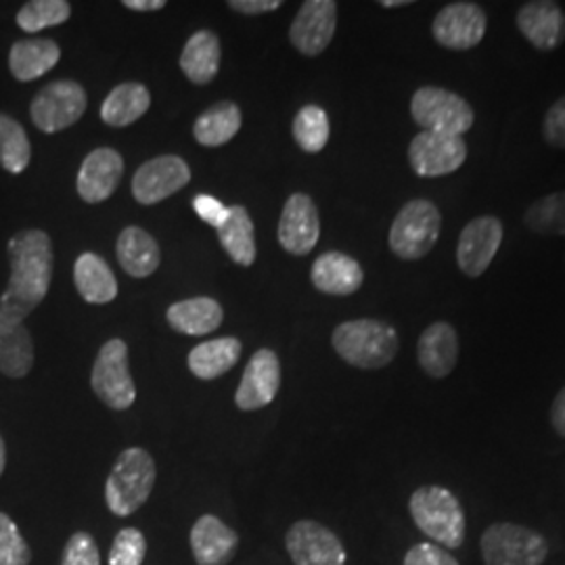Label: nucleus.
Returning <instances> with one entry per match:
<instances>
[{
	"mask_svg": "<svg viewBox=\"0 0 565 565\" xmlns=\"http://www.w3.org/2000/svg\"><path fill=\"white\" fill-rule=\"evenodd\" d=\"M11 277L0 296V312L15 321H25L49 294L55 270L51 237L41 228H23L7 245Z\"/></svg>",
	"mask_w": 565,
	"mask_h": 565,
	"instance_id": "f257e3e1",
	"label": "nucleus"
},
{
	"mask_svg": "<svg viewBox=\"0 0 565 565\" xmlns=\"http://www.w3.org/2000/svg\"><path fill=\"white\" fill-rule=\"evenodd\" d=\"M331 343L342 361L364 371L384 369L401 350L398 331L377 319H356L338 324Z\"/></svg>",
	"mask_w": 565,
	"mask_h": 565,
	"instance_id": "f03ea898",
	"label": "nucleus"
},
{
	"mask_svg": "<svg viewBox=\"0 0 565 565\" xmlns=\"http://www.w3.org/2000/svg\"><path fill=\"white\" fill-rule=\"evenodd\" d=\"M156 480L158 467L153 457L139 446L126 448L105 482L107 509L118 518L137 513L149 501Z\"/></svg>",
	"mask_w": 565,
	"mask_h": 565,
	"instance_id": "7ed1b4c3",
	"label": "nucleus"
},
{
	"mask_svg": "<svg viewBox=\"0 0 565 565\" xmlns=\"http://www.w3.org/2000/svg\"><path fill=\"white\" fill-rule=\"evenodd\" d=\"M408 511L415 525L431 543L459 548L463 545L465 520L461 501L443 486H422L411 494Z\"/></svg>",
	"mask_w": 565,
	"mask_h": 565,
	"instance_id": "20e7f679",
	"label": "nucleus"
},
{
	"mask_svg": "<svg viewBox=\"0 0 565 565\" xmlns=\"http://www.w3.org/2000/svg\"><path fill=\"white\" fill-rule=\"evenodd\" d=\"M443 212L429 200L417 198L404 203L390 226V249L406 263L425 258L440 239Z\"/></svg>",
	"mask_w": 565,
	"mask_h": 565,
	"instance_id": "39448f33",
	"label": "nucleus"
},
{
	"mask_svg": "<svg viewBox=\"0 0 565 565\" xmlns=\"http://www.w3.org/2000/svg\"><path fill=\"white\" fill-rule=\"evenodd\" d=\"M411 118L429 132L463 137L476 121L471 103L440 86H422L411 97Z\"/></svg>",
	"mask_w": 565,
	"mask_h": 565,
	"instance_id": "423d86ee",
	"label": "nucleus"
},
{
	"mask_svg": "<svg viewBox=\"0 0 565 565\" xmlns=\"http://www.w3.org/2000/svg\"><path fill=\"white\" fill-rule=\"evenodd\" d=\"M484 565H543L548 555L545 536L525 525H488L480 541Z\"/></svg>",
	"mask_w": 565,
	"mask_h": 565,
	"instance_id": "0eeeda50",
	"label": "nucleus"
},
{
	"mask_svg": "<svg viewBox=\"0 0 565 565\" xmlns=\"http://www.w3.org/2000/svg\"><path fill=\"white\" fill-rule=\"evenodd\" d=\"M90 385L97 398L111 411H126L137 401V385L128 369V345L121 340H109L102 345L93 364Z\"/></svg>",
	"mask_w": 565,
	"mask_h": 565,
	"instance_id": "6e6552de",
	"label": "nucleus"
},
{
	"mask_svg": "<svg viewBox=\"0 0 565 565\" xmlns=\"http://www.w3.org/2000/svg\"><path fill=\"white\" fill-rule=\"evenodd\" d=\"M488 18L484 7L471 0L445 4L431 21V36L446 51H471L484 41Z\"/></svg>",
	"mask_w": 565,
	"mask_h": 565,
	"instance_id": "1a4fd4ad",
	"label": "nucleus"
},
{
	"mask_svg": "<svg viewBox=\"0 0 565 565\" xmlns=\"http://www.w3.org/2000/svg\"><path fill=\"white\" fill-rule=\"evenodd\" d=\"M88 107L86 90L78 82L55 81L46 84L30 105V116L42 132H60L81 120Z\"/></svg>",
	"mask_w": 565,
	"mask_h": 565,
	"instance_id": "9d476101",
	"label": "nucleus"
},
{
	"mask_svg": "<svg viewBox=\"0 0 565 565\" xmlns=\"http://www.w3.org/2000/svg\"><path fill=\"white\" fill-rule=\"evenodd\" d=\"M469 156L463 137L422 130L408 145V163L422 179H440L457 172Z\"/></svg>",
	"mask_w": 565,
	"mask_h": 565,
	"instance_id": "9b49d317",
	"label": "nucleus"
},
{
	"mask_svg": "<svg viewBox=\"0 0 565 565\" xmlns=\"http://www.w3.org/2000/svg\"><path fill=\"white\" fill-rule=\"evenodd\" d=\"M503 235V223L492 214L465 224L457 242V266L465 277L478 279L484 275L501 249Z\"/></svg>",
	"mask_w": 565,
	"mask_h": 565,
	"instance_id": "f8f14e48",
	"label": "nucleus"
},
{
	"mask_svg": "<svg viewBox=\"0 0 565 565\" xmlns=\"http://www.w3.org/2000/svg\"><path fill=\"white\" fill-rule=\"evenodd\" d=\"M285 548L294 565H345L340 536L312 520H300L287 530Z\"/></svg>",
	"mask_w": 565,
	"mask_h": 565,
	"instance_id": "ddd939ff",
	"label": "nucleus"
},
{
	"mask_svg": "<svg viewBox=\"0 0 565 565\" xmlns=\"http://www.w3.org/2000/svg\"><path fill=\"white\" fill-rule=\"evenodd\" d=\"M335 28V0H306L289 28V41L306 57H317L333 41Z\"/></svg>",
	"mask_w": 565,
	"mask_h": 565,
	"instance_id": "4468645a",
	"label": "nucleus"
},
{
	"mask_svg": "<svg viewBox=\"0 0 565 565\" xmlns=\"http://www.w3.org/2000/svg\"><path fill=\"white\" fill-rule=\"evenodd\" d=\"M191 181V168L179 156H160L141 168L132 177V195L142 205L163 202Z\"/></svg>",
	"mask_w": 565,
	"mask_h": 565,
	"instance_id": "2eb2a0df",
	"label": "nucleus"
},
{
	"mask_svg": "<svg viewBox=\"0 0 565 565\" xmlns=\"http://www.w3.org/2000/svg\"><path fill=\"white\" fill-rule=\"evenodd\" d=\"M321 237L319 210L306 193H294L282 207L279 243L294 256H308Z\"/></svg>",
	"mask_w": 565,
	"mask_h": 565,
	"instance_id": "dca6fc26",
	"label": "nucleus"
},
{
	"mask_svg": "<svg viewBox=\"0 0 565 565\" xmlns=\"http://www.w3.org/2000/svg\"><path fill=\"white\" fill-rule=\"evenodd\" d=\"M281 387V363L270 350H258L243 371L242 382L235 394V404L242 411H258L275 401Z\"/></svg>",
	"mask_w": 565,
	"mask_h": 565,
	"instance_id": "f3484780",
	"label": "nucleus"
},
{
	"mask_svg": "<svg viewBox=\"0 0 565 565\" xmlns=\"http://www.w3.org/2000/svg\"><path fill=\"white\" fill-rule=\"evenodd\" d=\"M515 25L534 49L551 53L565 42V11L553 0H532L522 4Z\"/></svg>",
	"mask_w": 565,
	"mask_h": 565,
	"instance_id": "a211bd4d",
	"label": "nucleus"
},
{
	"mask_svg": "<svg viewBox=\"0 0 565 565\" xmlns=\"http://www.w3.org/2000/svg\"><path fill=\"white\" fill-rule=\"evenodd\" d=\"M191 553L198 565H228L239 548V534L221 518L205 513L189 534Z\"/></svg>",
	"mask_w": 565,
	"mask_h": 565,
	"instance_id": "6ab92c4d",
	"label": "nucleus"
},
{
	"mask_svg": "<svg viewBox=\"0 0 565 565\" xmlns=\"http://www.w3.org/2000/svg\"><path fill=\"white\" fill-rule=\"evenodd\" d=\"M459 333L457 329L446 321L425 327L419 342H417V361L424 369L425 375L431 380H445L459 363Z\"/></svg>",
	"mask_w": 565,
	"mask_h": 565,
	"instance_id": "aec40b11",
	"label": "nucleus"
},
{
	"mask_svg": "<svg viewBox=\"0 0 565 565\" xmlns=\"http://www.w3.org/2000/svg\"><path fill=\"white\" fill-rule=\"evenodd\" d=\"M124 177V160L111 147H99L86 156L78 172V193L86 203H102L114 195Z\"/></svg>",
	"mask_w": 565,
	"mask_h": 565,
	"instance_id": "412c9836",
	"label": "nucleus"
},
{
	"mask_svg": "<svg viewBox=\"0 0 565 565\" xmlns=\"http://www.w3.org/2000/svg\"><path fill=\"white\" fill-rule=\"evenodd\" d=\"M310 281L327 296H352L363 287L364 270L352 256L327 252L312 264Z\"/></svg>",
	"mask_w": 565,
	"mask_h": 565,
	"instance_id": "4be33fe9",
	"label": "nucleus"
},
{
	"mask_svg": "<svg viewBox=\"0 0 565 565\" xmlns=\"http://www.w3.org/2000/svg\"><path fill=\"white\" fill-rule=\"evenodd\" d=\"M34 366V342L21 321L0 312V373L21 380Z\"/></svg>",
	"mask_w": 565,
	"mask_h": 565,
	"instance_id": "5701e85b",
	"label": "nucleus"
},
{
	"mask_svg": "<svg viewBox=\"0 0 565 565\" xmlns=\"http://www.w3.org/2000/svg\"><path fill=\"white\" fill-rule=\"evenodd\" d=\"M116 252L121 268L135 279L151 277L162 260L160 245L141 226H126L118 237Z\"/></svg>",
	"mask_w": 565,
	"mask_h": 565,
	"instance_id": "b1692460",
	"label": "nucleus"
},
{
	"mask_svg": "<svg viewBox=\"0 0 565 565\" xmlns=\"http://www.w3.org/2000/svg\"><path fill=\"white\" fill-rule=\"evenodd\" d=\"M61 60L60 44L51 39L18 41L9 53V70L15 81H39L51 72Z\"/></svg>",
	"mask_w": 565,
	"mask_h": 565,
	"instance_id": "393cba45",
	"label": "nucleus"
},
{
	"mask_svg": "<svg viewBox=\"0 0 565 565\" xmlns=\"http://www.w3.org/2000/svg\"><path fill=\"white\" fill-rule=\"evenodd\" d=\"M221 41L214 32H195L182 49L181 67L193 84H210L221 70Z\"/></svg>",
	"mask_w": 565,
	"mask_h": 565,
	"instance_id": "a878e982",
	"label": "nucleus"
},
{
	"mask_svg": "<svg viewBox=\"0 0 565 565\" xmlns=\"http://www.w3.org/2000/svg\"><path fill=\"white\" fill-rule=\"evenodd\" d=\"M166 319L174 331L184 335H207L223 324V306L212 298H191L172 303Z\"/></svg>",
	"mask_w": 565,
	"mask_h": 565,
	"instance_id": "bb28decb",
	"label": "nucleus"
},
{
	"mask_svg": "<svg viewBox=\"0 0 565 565\" xmlns=\"http://www.w3.org/2000/svg\"><path fill=\"white\" fill-rule=\"evenodd\" d=\"M242 359V342L237 338H221L195 345L189 352V371L203 382L218 380Z\"/></svg>",
	"mask_w": 565,
	"mask_h": 565,
	"instance_id": "cd10ccee",
	"label": "nucleus"
},
{
	"mask_svg": "<svg viewBox=\"0 0 565 565\" xmlns=\"http://www.w3.org/2000/svg\"><path fill=\"white\" fill-rule=\"evenodd\" d=\"M74 281L88 303H109L118 296V281L111 268L97 254H82L74 266Z\"/></svg>",
	"mask_w": 565,
	"mask_h": 565,
	"instance_id": "c85d7f7f",
	"label": "nucleus"
},
{
	"mask_svg": "<svg viewBox=\"0 0 565 565\" xmlns=\"http://www.w3.org/2000/svg\"><path fill=\"white\" fill-rule=\"evenodd\" d=\"M151 105L149 90L139 82H124L116 86L102 105V118L107 126H130L141 120Z\"/></svg>",
	"mask_w": 565,
	"mask_h": 565,
	"instance_id": "c756f323",
	"label": "nucleus"
},
{
	"mask_svg": "<svg viewBox=\"0 0 565 565\" xmlns=\"http://www.w3.org/2000/svg\"><path fill=\"white\" fill-rule=\"evenodd\" d=\"M242 128V109L231 102H221L205 109L195 120L193 137L203 147H221Z\"/></svg>",
	"mask_w": 565,
	"mask_h": 565,
	"instance_id": "7c9ffc66",
	"label": "nucleus"
},
{
	"mask_svg": "<svg viewBox=\"0 0 565 565\" xmlns=\"http://www.w3.org/2000/svg\"><path fill=\"white\" fill-rule=\"evenodd\" d=\"M224 252L242 266H252L256 260V231L243 205L228 207V218L218 228Z\"/></svg>",
	"mask_w": 565,
	"mask_h": 565,
	"instance_id": "2f4dec72",
	"label": "nucleus"
},
{
	"mask_svg": "<svg viewBox=\"0 0 565 565\" xmlns=\"http://www.w3.org/2000/svg\"><path fill=\"white\" fill-rule=\"evenodd\" d=\"M527 231L543 237H565V191L548 193L524 212Z\"/></svg>",
	"mask_w": 565,
	"mask_h": 565,
	"instance_id": "473e14b6",
	"label": "nucleus"
},
{
	"mask_svg": "<svg viewBox=\"0 0 565 565\" xmlns=\"http://www.w3.org/2000/svg\"><path fill=\"white\" fill-rule=\"evenodd\" d=\"M32 158L30 139L20 121L0 114V166L9 174H21Z\"/></svg>",
	"mask_w": 565,
	"mask_h": 565,
	"instance_id": "72a5a7b5",
	"label": "nucleus"
},
{
	"mask_svg": "<svg viewBox=\"0 0 565 565\" xmlns=\"http://www.w3.org/2000/svg\"><path fill=\"white\" fill-rule=\"evenodd\" d=\"M294 139L306 153L323 151L331 137V124L323 107L319 105H303L294 118L291 126Z\"/></svg>",
	"mask_w": 565,
	"mask_h": 565,
	"instance_id": "f704fd0d",
	"label": "nucleus"
},
{
	"mask_svg": "<svg viewBox=\"0 0 565 565\" xmlns=\"http://www.w3.org/2000/svg\"><path fill=\"white\" fill-rule=\"evenodd\" d=\"M72 4L67 0H32L25 2L18 13V25L23 32L36 34L46 28L61 25L70 20Z\"/></svg>",
	"mask_w": 565,
	"mask_h": 565,
	"instance_id": "c9c22d12",
	"label": "nucleus"
},
{
	"mask_svg": "<svg viewBox=\"0 0 565 565\" xmlns=\"http://www.w3.org/2000/svg\"><path fill=\"white\" fill-rule=\"evenodd\" d=\"M32 564V548L21 536L18 524L0 511V565Z\"/></svg>",
	"mask_w": 565,
	"mask_h": 565,
	"instance_id": "e433bc0d",
	"label": "nucleus"
},
{
	"mask_svg": "<svg viewBox=\"0 0 565 565\" xmlns=\"http://www.w3.org/2000/svg\"><path fill=\"white\" fill-rule=\"evenodd\" d=\"M147 555L145 534L137 527H124L109 551V565H142Z\"/></svg>",
	"mask_w": 565,
	"mask_h": 565,
	"instance_id": "4c0bfd02",
	"label": "nucleus"
},
{
	"mask_svg": "<svg viewBox=\"0 0 565 565\" xmlns=\"http://www.w3.org/2000/svg\"><path fill=\"white\" fill-rule=\"evenodd\" d=\"M60 565H102L99 545L88 532H76L67 539Z\"/></svg>",
	"mask_w": 565,
	"mask_h": 565,
	"instance_id": "58836bf2",
	"label": "nucleus"
},
{
	"mask_svg": "<svg viewBox=\"0 0 565 565\" xmlns=\"http://www.w3.org/2000/svg\"><path fill=\"white\" fill-rule=\"evenodd\" d=\"M543 139L548 147L565 149V95L546 109Z\"/></svg>",
	"mask_w": 565,
	"mask_h": 565,
	"instance_id": "ea45409f",
	"label": "nucleus"
},
{
	"mask_svg": "<svg viewBox=\"0 0 565 565\" xmlns=\"http://www.w3.org/2000/svg\"><path fill=\"white\" fill-rule=\"evenodd\" d=\"M403 565H461L457 557H452L443 546L434 543H419L411 546L404 555Z\"/></svg>",
	"mask_w": 565,
	"mask_h": 565,
	"instance_id": "a19ab883",
	"label": "nucleus"
},
{
	"mask_svg": "<svg viewBox=\"0 0 565 565\" xmlns=\"http://www.w3.org/2000/svg\"><path fill=\"white\" fill-rule=\"evenodd\" d=\"M193 207H195V212H198V216L202 218L203 223L212 224L216 228H221L228 218V207L212 195H198L193 200Z\"/></svg>",
	"mask_w": 565,
	"mask_h": 565,
	"instance_id": "79ce46f5",
	"label": "nucleus"
},
{
	"mask_svg": "<svg viewBox=\"0 0 565 565\" xmlns=\"http://www.w3.org/2000/svg\"><path fill=\"white\" fill-rule=\"evenodd\" d=\"M281 0H231L228 7L239 11L243 15H260V13H270L281 7Z\"/></svg>",
	"mask_w": 565,
	"mask_h": 565,
	"instance_id": "37998d69",
	"label": "nucleus"
},
{
	"mask_svg": "<svg viewBox=\"0 0 565 565\" xmlns=\"http://www.w3.org/2000/svg\"><path fill=\"white\" fill-rule=\"evenodd\" d=\"M548 417H551L553 429H555L562 438H565V387L555 396V401L551 404Z\"/></svg>",
	"mask_w": 565,
	"mask_h": 565,
	"instance_id": "c03bdc74",
	"label": "nucleus"
},
{
	"mask_svg": "<svg viewBox=\"0 0 565 565\" xmlns=\"http://www.w3.org/2000/svg\"><path fill=\"white\" fill-rule=\"evenodd\" d=\"M124 7L132 11H160L166 7V2L163 0H124Z\"/></svg>",
	"mask_w": 565,
	"mask_h": 565,
	"instance_id": "a18cd8bd",
	"label": "nucleus"
},
{
	"mask_svg": "<svg viewBox=\"0 0 565 565\" xmlns=\"http://www.w3.org/2000/svg\"><path fill=\"white\" fill-rule=\"evenodd\" d=\"M4 467H7V446H4V440L0 436V478L4 473Z\"/></svg>",
	"mask_w": 565,
	"mask_h": 565,
	"instance_id": "49530a36",
	"label": "nucleus"
},
{
	"mask_svg": "<svg viewBox=\"0 0 565 565\" xmlns=\"http://www.w3.org/2000/svg\"><path fill=\"white\" fill-rule=\"evenodd\" d=\"M385 9H394V7H404V4H411V0H382L380 2Z\"/></svg>",
	"mask_w": 565,
	"mask_h": 565,
	"instance_id": "de8ad7c7",
	"label": "nucleus"
}]
</instances>
